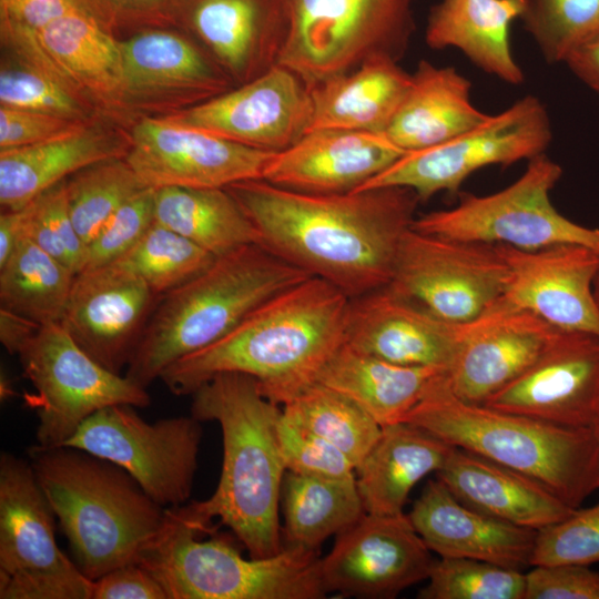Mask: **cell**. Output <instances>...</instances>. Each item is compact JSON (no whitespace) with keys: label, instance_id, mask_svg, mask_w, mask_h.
<instances>
[{"label":"cell","instance_id":"1","mask_svg":"<svg viewBox=\"0 0 599 599\" xmlns=\"http://www.w3.org/2000/svg\"><path fill=\"white\" fill-rule=\"evenodd\" d=\"M226 190L251 221L261 246L351 298L388 285L420 202L402 186L315 194L254 179Z\"/></svg>","mask_w":599,"mask_h":599},{"label":"cell","instance_id":"2","mask_svg":"<svg viewBox=\"0 0 599 599\" xmlns=\"http://www.w3.org/2000/svg\"><path fill=\"white\" fill-rule=\"evenodd\" d=\"M351 297L309 276L271 297L213 344L171 364L160 379L175 395L193 394L220 373L254 377L282 406L315 383L345 342Z\"/></svg>","mask_w":599,"mask_h":599},{"label":"cell","instance_id":"3","mask_svg":"<svg viewBox=\"0 0 599 599\" xmlns=\"http://www.w3.org/2000/svg\"><path fill=\"white\" fill-rule=\"evenodd\" d=\"M192 396L191 415L221 426L223 464L212 496L181 510L202 528L219 518L252 558L276 555L283 549L278 516L286 471L277 438L282 407L242 373H220Z\"/></svg>","mask_w":599,"mask_h":599},{"label":"cell","instance_id":"4","mask_svg":"<svg viewBox=\"0 0 599 599\" xmlns=\"http://www.w3.org/2000/svg\"><path fill=\"white\" fill-rule=\"evenodd\" d=\"M403 422L540 484L571 508L599 489L595 428L557 425L460 399L437 375Z\"/></svg>","mask_w":599,"mask_h":599},{"label":"cell","instance_id":"5","mask_svg":"<svg viewBox=\"0 0 599 599\" xmlns=\"http://www.w3.org/2000/svg\"><path fill=\"white\" fill-rule=\"evenodd\" d=\"M29 455L77 565L89 579L139 562L161 532L166 508L124 469L84 450L34 445Z\"/></svg>","mask_w":599,"mask_h":599},{"label":"cell","instance_id":"6","mask_svg":"<svg viewBox=\"0 0 599 599\" xmlns=\"http://www.w3.org/2000/svg\"><path fill=\"white\" fill-rule=\"evenodd\" d=\"M307 277L256 243L217 256L159 297L125 376L148 388L171 364L219 341L264 302Z\"/></svg>","mask_w":599,"mask_h":599},{"label":"cell","instance_id":"7","mask_svg":"<svg viewBox=\"0 0 599 599\" xmlns=\"http://www.w3.org/2000/svg\"><path fill=\"white\" fill-rule=\"evenodd\" d=\"M180 507L166 508L164 526L142 555L169 599H319L326 597L317 551L283 546L266 558H244L229 541L203 540Z\"/></svg>","mask_w":599,"mask_h":599},{"label":"cell","instance_id":"8","mask_svg":"<svg viewBox=\"0 0 599 599\" xmlns=\"http://www.w3.org/2000/svg\"><path fill=\"white\" fill-rule=\"evenodd\" d=\"M286 39L278 64L312 89L382 55L399 61L415 31L416 0H282Z\"/></svg>","mask_w":599,"mask_h":599},{"label":"cell","instance_id":"9","mask_svg":"<svg viewBox=\"0 0 599 599\" xmlns=\"http://www.w3.org/2000/svg\"><path fill=\"white\" fill-rule=\"evenodd\" d=\"M561 175L557 162L539 154L507 187L487 195L459 193L457 205L416 216L412 227L427 235L522 251L579 244L599 253V229L569 220L551 203L550 192Z\"/></svg>","mask_w":599,"mask_h":599},{"label":"cell","instance_id":"10","mask_svg":"<svg viewBox=\"0 0 599 599\" xmlns=\"http://www.w3.org/2000/svg\"><path fill=\"white\" fill-rule=\"evenodd\" d=\"M54 518L30 461L2 453L1 599H92L93 581L57 545Z\"/></svg>","mask_w":599,"mask_h":599},{"label":"cell","instance_id":"11","mask_svg":"<svg viewBox=\"0 0 599 599\" xmlns=\"http://www.w3.org/2000/svg\"><path fill=\"white\" fill-rule=\"evenodd\" d=\"M17 356L35 390L27 400L37 412L41 447L64 446L84 420L104 407L144 408L151 403L146 388L94 361L60 323L39 326Z\"/></svg>","mask_w":599,"mask_h":599},{"label":"cell","instance_id":"12","mask_svg":"<svg viewBox=\"0 0 599 599\" xmlns=\"http://www.w3.org/2000/svg\"><path fill=\"white\" fill-rule=\"evenodd\" d=\"M551 139L546 106L537 97L526 95L445 143L405 153L356 191L402 186L414 191L420 202L439 192L459 194L476 171L530 160L545 153Z\"/></svg>","mask_w":599,"mask_h":599},{"label":"cell","instance_id":"13","mask_svg":"<svg viewBox=\"0 0 599 599\" xmlns=\"http://www.w3.org/2000/svg\"><path fill=\"white\" fill-rule=\"evenodd\" d=\"M134 408L111 405L98 410L64 446L121 467L160 506L180 507L192 493L201 422L191 415L148 423Z\"/></svg>","mask_w":599,"mask_h":599},{"label":"cell","instance_id":"14","mask_svg":"<svg viewBox=\"0 0 599 599\" xmlns=\"http://www.w3.org/2000/svg\"><path fill=\"white\" fill-rule=\"evenodd\" d=\"M508 266L497 245L444 238L413 227L403 236L388 286L450 323H468L502 296Z\"/></svg>","mask_w":599,"mask_h":599},{"label":"cell","instance_id":"15","mask_svg":"<svg viewBox=\"0 0 599 599\" xmlns=\"http://www.w3.org/2000/svg\"><path fill=\"white\" fill-rule=\"evenodd\" d=\"M125 155L145 187H226L262 179L275 152L254 149L183 123L146 116L131 131Z\"/></svg>","mask_w":599,"mask_h":599},{"label":"cell","instance_id":"16","mask_svg":"<svg viewBox=\"0 0 599 599\" xmlns=\"http://www.w3.org/2000/svg\"><path fill=\"white\" fill-rule=\"evenodd\" d=\"M435 561L407 515L365 512L319 559V578L326 595L390 599L428 579Z\"/></svg>","mask_w":599,"mask_h":599},{"label":"cell","instance_id":"17","mask_svg":"<svg viewBox=\"0 0 599 599\" xmlns=\"http://www.w3.org/2000/svg\"><path fill=\"white\" fill-rule=\"evenodd\" d=\"M172 118L254 149L280 152L308 132V87L290 69L275 64L258 77Z\"/></svg>","mask_w":599,"mask_h":599},{"label":"cell","instance_id":"18","mask_svg":"<svg viewBox=\"0 0 599 599\" xmlns=\"http://www.w3.org/2000/svg\"><path fill=\"white\" fill-rule=\"evenodd\" d=\"M159 297L116 263L85 268L74 276L60 324L94 361L121 374Z\"/></svg>","mask_w":599,"mask_h":599},{"label":"cell","instance_id":"19","mask_svg":"<svg viewBox=\"0 0 599 599\" xmlns=\"http://www.w3.org/2000/svg\"><path fill=\"white\" fill-rule=\"evenodd\" d=\"M483 405L557 425L595 428L599 418V335L560 331L527 372Z\"/></svg>","mask_w":599,"mask_h":599},{"label":"cell","instance_id":"20","mask_svg":"<svg viewBox=\"0 0 599 599\" xmlns=\"http://www.w3.org/2000/svg\"><path fill=\"white\" fill-rule=\"evenodd\" d=\"M497 246L509 272L498 303L532 313L561 331L599 335V306L593 296L598 252L579 244L536 251Z\"/></svg>","mask_w":599,"mask_h":599},{"label":"cell","instance_id":"21","mask_svg":"<svg viewBox=\"0 0 599 599\" xmlns=\"http://www.w3.org/2000/svg\"><path fill=\"white\" fill-rule=\"evenodd\" d=\"M468 325L447 322L384 286L351 298L344 343L394 364L447 373Z\"/></svg>","mask_w":599,"mask_h":599},{"label":"cell","instance_id":"22","mask_svg":"<svg viewBox=\"0 0 599 599\" xmlns=\"http://www.w3.org/2000/svg\"><path fill=\"white\" fill-rule=\"evenodd\" d=\"M560 331L532 313L497 302L469 322L447 382L460 399L484 404L527 372Z\"/></svg>","mask_w":599,"mask_h":599},{"label":"cell","instance_id":"23","mask_svg":"<svg viewBox=\"0 0 599 599\" xmlns=\"http://www.w3.org/2000/svg\"><path fill=\"white\" fill-rule=\"evenodd\" d=\"M118 105L155 109L197 104L230 90V77L183 37L164 30L120 42Z\"/></svg>","mask_w":599,"mask_h":599},{"label":"cell","instance_id":"24","mask_svg":"<svg viewBox=\"0 0 599 599\" xmlns=\"http://www.w3.org/2000/svg\"><path fill=\"white\" fill-rule=\"evenodd\" d=\"M404 154L384 132L317 129L275 152L262 180L305 193H348Z\"/></svg>","mask_w":599,"mask_h":599},{"label":"cell","instance_id":"25","mask_svg":"<svg viewBox=\"0 0 599 599\" xmlns=\"http://www.w3.org/2000/svg\"><path fill=\"white\" fill-rule=\"evenodd\" d=\"M407 516L440 557L478 559L521 571L530 566L537 530L468 507L439 479L427 481Z\"/></svg>","mask_w":599,"mask_h":599},{"label":"cell","instance_id":"26","mask_svg":"<svg viewBox=\"0 0 599 599\" xmlns=\"http://www.w3.org/2000/svg\"><path fill=\"white\" fill-rule=\"evenodd\" d=\"M192 22L235 81L245 83L278 64L286 39L282 0H196Z\"/></svg>","mask_w":599,"mask_h":599},{"label":"cell","instance_id":"27","mask_svg":"<svg viewBox=\"0 0 599 599\" xmlns=\"http://www.w3.org/2000/svg\"><path fill=\"white\" fill-rule=\"evenodd\" d=\"M436 475L463 504L524 528L539 530L576 509L537 481L458 447Z\"/></svg>","mask_w":599,"mask_h":599},{"label":"cell","instance_id":"28","mask_svg":"<svg viewBox=\"0 0 599 599\" xmlns=\"http://www.w3.org/2000/svg\"><path fill=\"white\" fill-rule=\"evenodd\" d=\"M130 141L90 122L63 135L0 150V204L20 210L44 191L97 162L125 158Z\"/></svg>","mask_w":599,"mask_h":599},{"label":"cell","instance_id":"29","mask_svg":"<svg viewBox=\"0 0 599 599\" xmlns=\"http://www.w3.org/2000/svg\"><path fill=\"white\" fill-rule=\"evenodd\" d=\"M470 93L471 82L455 68L420 60L384 133L405 153L445 143L490 116L473 104Z\"/></svg>","mask_w":599,"mask_h":599},{"label":"cell","instance_id":"30","mask_svg":"<svg viewBox=\"0 0 599 599\" xmlns=\"http://www.w3.org/2000/svg\"><path fill=\"white\" fill-rule=\"evenodd\" d=\"M529 0H440L430 8L425 41L433 50L456 48L477 68L511 85L525 74L510 47V26Z\"/></svg>","mask_w":599,"mask_h":599},{"label":"cell","instance_id":"31","mask_svg":"<svg viewBox=\"0 0 599 599\" xmlns=\"http://www.w3.org/2000/svg\"><path fill=\"white\" fill-rule=\"evenodd\" d=\"M455 446L406 422L382 427L380 435L356 468V483L368 514L394 516L415 485L437 473Z\"/></svg>","mask_w":599,"mask_h":599},{"label":"cell","instance_id":"32","mask_svg":"<svg viewBox=\"0 0 599 599\" xmlns=\"http://www.w3.org/2000/svg\"><path fill=\"white\" fill-rule=\"evenodd\" d=\"M412 83L398 61L376 55L354 70L328 78L311 91L308 131L345 129L385 132Z\"/></svg>","mask_w":599,"mask_h":599},{"label":"cell","instance_id":"33","mask_svg":"<svg viewBox=\"0 0 599 599\" xmlns=\"http://www.w3.org/2000/svg\"><path fill=\"white\" fill-rule=\"evenodd\" d=\"M441 373L446 370L394 364L343 343L315 382L345 395L384 427L402 423Z\"/></svg>","mask_w":599,"mask_h":599},{"label":"cell","instance_id":"34","mask_svg":"<svg viewBox=\"0 0 599 599\" xmlns=\"http://www.w3.org/2000/svg\"><path fill=\"white\" fill-rule=\"evenodd\" d=\"M38 39L51 61L85 94L118 103L121 51L111 31L77 9L44 27Z\"/></svg>","mask_w":599,"mask_h":599},{"label":"cell","instance_id":"35","mask_svg":"<svg viewBox=\"0 0 599 599\" xmlns=\"http://www.w3.org/2000/svg\"><path fill=\"white\" fill-rule=\"evenodd\" d=\"M154 219L216 257L258 244L254 226L226 187L156 189Z\"/></svg>","mask_w":599,"mask_h":599},{"label":"cell","instance_id":"36","mask_svg":"<svg viewBox=\"0 0 599 599\" xmlns=\"http://www.w3.org/2000/svg\"><path fill=\"white\" fill-rule=\"evenodd\" d=\"M283 546L317 551L366 512L356 477L333 479L286 470L281 491Z\"/></svg>","mask_w":599,"mask_h":599},{"label":"cell","instance_id":"37","mask_svg":"<svg viewBox=\"0 0 599 599\" xmlns=\"http://www.w3.org/2000/svg\"><path fill=\"white\" fill-rule=\"evenodd\" d=\"M75 274L23 237L0 266V308L38 325L60 323Z\"/></svg>","mask_w":599,"mask_h":599},{"label":"cell","instance_id":"38","mask_svg":"<svg viewBox=\"0 0 599 599\" xmlns=\"http://www.w3.org/2000/svg\"><path fill=\"white\" fill-rule=\"evenodd\" d=\"M291 420L332 443L356 468L378 439L382 426L345 395L313 383L281 406Z\"/></svg>","mask_w":599,"mask_h":599},{"label":"cell","instance_id":"39","mask_svg":"<svg viewBox=\"0 0 599 599\" xmlns=\"http://www.w3.org/2000/svg\"><path fill=\"white\" fill-rule=\"evenodd\" d=\"M145 186L126 162L113 158L91 164L64 181L73 224L89 244L116 210Z\"/></svg>","mask_w":599,"mask_h":599},{"label":"cell","instance_id":"40","mask_svg":"<svg viewBox=\"0 0 599 599\" xmlns=\"http://www.w3.org/2000/svg\"><path fill=\"white\" fill-rule=\"evenodd\" d=\"M215 258L185 236L154 221L138 243L113 263L139 276L162 296L197 276Z\"/></svg>","mask_w":599,"mask_h":599},{"label":"cell","instance_id":"41","mask_svg":"<svg viewBox=\"0 0 599 599\" xmlns=\"http://www.w3.org/2000/svg\"><path fill=\"white\" fill-rule=\"evenodd\" d=\"M420 599H524L526 573L493 562L456 557L436 560Z\"/></svg>","mask_w":599,"mask_h":599},{"label":"cell","instance_id":"42","mask_svg":"<svg viewBox=\"0 0 599 599\" xmlns=\"http://www.w3.org/2000/svg\"><path fill=\"white\" fill-rule=\"evenodd\" d=\"M520 20L547 62H565L599 33V0H529Z\"/></svg>","mask_w":599,"mask_h":599},{"label":"cell","instance_id":"43","mask_svg":"<svg viewBox=\"0 0 599 599\" xmlns=\"http://www.w3.org/2000/svg\"><path fill=\"white\" fill-rule=\"evenodd\" d=\"M0 103L78 121H89L90 114L84 93L20 60L1 65Z\"/></svg>","mask_w":599,"mask_h":599},{"label":"cell","instance_id":"44","mask_svg":"<svg viewBox=\"0 0 599 599\" xmlns=\"http://www.w3.org/2000/svg\"><path fill=\"white\" fill-rule=\"evenodd\" d=\"M64 181L44 191L24 207V237L78 274L85 267L88 244L71 219Z\"/></svg>","mask_w":599,"mask_h":599},{"label":"cell","instance_id":"45","mask_svg":"<svg viewBox=\"0 0 599 599\" xmlns=\"http://www.w3.org/2000/svg\"><path fill=\"white\" fill-rule=\"evenodd\" d=\"M599 562V502L537 530L530 567Z\"/></svg>","mask_w":599,"mask_h":599},{"label":"cell","instance_id":"46","mask_svg":"<svg viewBox=\"0 0 599 599\" xmlns=\"http://www.w3.org/2000/svg\"><path fill=\"white\" fill-rule=\"evenodd\" d=\"M277 438L286 470L313 477H356L352 459L328 440L298 425L281 412Z\"/></svg>","mask_w":599,"mask_h":599},{"label":"cell","instance_id":"47","mask_svg":"<svg viewBox=\"0 0 599 599\" xmlns=\"http://www.w3.org/2000/svg\"><path fill=\"white\" fill-rule=\"evenodd\" d=\"M154 189L144 187L124 202L88 244L85 268L118 261L154 223Z\"/></svg>","mask_w":599,"mask_h":599},{"label":"cell","instance_id":"48","mask_svg":"<svg viewBox=\"0 0 599 599\" xmlns=\"http://www.w3.org/2000/svg\"><path fill=\"white\" fill-rule=\"evenodd\" d=\"M524 599H599V571L585 565L532 566Z\"/></svg>","mask_w":599,"mask_h":599},{"label":"cell","instance_id":"49","mask_svg":"<svg viewBox=\"0 0 599 599\" xmlns=\"http://www.w3.org/2000/svg\"><path fill=\"white\" fill-rule=\"evenodd\" d=\"M88 123L90 121L1 105L0 150L43 142L75 131Z\"/></svg>","mask_w":599,"mask_h":599},{"label":"cell","instance_id":"50","mask_svg":"<svg viewBox=\"0 0 599 599\" xmlns=\"http://www.w3.org/2000/svg\"><path fill=\"white\" fill-rule=\"evenodd\" d=\"M106 30L125 26L163 24L172 18L170 0H73Z\"/></svg>","mask_w":599,"mask_h":599},{"label":"cell","instance_id":"51","mask_svg":"<svg viewBox=\"0 0 599 599\" xmlns=\"http://www.w3.org/2000/svg\"><path fill=\"white\" fill-rule=\"evenodd\" d=\"M92 599H169L160 581L141 564L118 567L93 580Z\"/></svg>","mask_w":599,"mask_h":599},{"label":"cell","instance_id":"52","mask_svg":"<svg viewBox=\"0 0 599 599\" xmlns=\"http://www.w3.org/2000/svg\"><path fill=\"white\" fill-rule=\"evenodd\" d=\"M80 9L73 0H0L1 32H39Z\"/></svg>","mask_w":599,"mask_h":599},{"label":"cell","instance_id":"53","mask_svg":"<svg viewBox=\"0 0 599 599\" xmlns=\"http://www.w3.org/2000/svg\"><path fill=\"white\" fill-rule=\"evenodd\" d=\"M565 63L599 95V33L573 49Z\"/></svg>","mask_w":599,"mask_h":599},{"label":"cell","instance_id":"54","mask_svg":"<svg viewBox=\"0 0 599 599\" xmlns=\"http://www.w3.org/2000/svg\"><path fill=\"white\" fill-rule=\"evenodd\" d=\"M39 326L41 325L0 308V341L10 354L17 355Z\"/></svg>","mask_w":599,"mask_h":599},{"label":"cell","instance_id":"55","mask_svg":"<svg viewBox=\"0 0 599 599\" xmlns=\"http://www.w3.org/2000/svg\"><path fill=\"white\" fill-rule=\"evenodd\" d=\"M26 209L2 210L0 215V266L12 255L24 237Z\"/></svg>","mask_w":599,"mask_h":599},{"label":"cell","instance_id":"56","mask_svg":"<svg viewBox=\"0 0 599 599\" xmlns=\"http://www.w3.org/2000/svg\"><path fill=\"white\" fill-rule=\"evenodd\" d=\"M593 296L595 300L599 306V271L596 275L595 282H593Z\"/></svg>","mask_w":599,"mask_h":599},{"label":"cell","instance_id":"57","mask_svg":"<svg viewBox=\"0 0 599 599\" xmlns=\"http://www.w3.org/2000/svg\"><path fill=\"white\" fill-rule=\"evenodd\" d=\"M595 430H596V435H597V439H598V445H599V418H598V422L595 426Z\"/></svg>","mask_w":599,"mask_h":599}]
</instances>
